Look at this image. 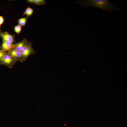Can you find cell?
Segmentation results:
<instances>
[{
  "instance_id": "6da1fadb",
  "label": "cell",
  "mask_w": 127,
  "mask_h": 127,
  "mask_svg": "<svg viewBox=\"0 0 127 127\" xmlns=\"http://www.w3.org/2000/svg\"><path fill=\"white\" fill-rule=\"evenodd\" d=\"M76 3L82 7H91L99 8L106 12L111 13L119 11V8L114 6L109 0H83L77 1Z\"/></svg>"
},
{
  "instance_id": "7a4b0ae2",
  "label": "cell",
  "mask_w": 127,
  "mask_h": 127,
  "mask_svg": "<svg viewBox=\"0 0 127 127\" xmlns=\"http://www.w3.org/2000/svg\"><path fill=\"white\" fill-rule=\"evenodd\" d=\"M21 56L20 61L24 62L30 56L35 54L36 52L33 49L32 46V43L27 42L24 48L20 52Z\"/></svg>"
},
{
  "instance_id": "3957f363",
  "label": "cell",
  "mask_w": 127,
  "mask_h": 127,
  "mask_svg": "<svg viewBox=\"0 0 127 127\" xmlns=\"http://www.w3.org/2000/svg\"><path fill=\"white\" fill-rule=\"evenodd\" d=\"M16 62L6 52H4L0 64L3 65L11 68L13 67Z\"/></svg>"
},
{
  "instance_id": "277c9868",
  "label": "cell",
  "mask_w": 127,
  "mask_h": 127,
  "mask_svg": "<svg viewBox=\"0 0 127 127\" xmlns=\"http://www.w3.org/2000/svg\"><path fill=\"white\" fill-rule=\"evenodd\" d=\"M0 36L2 38V41L9 42L11 43L15 42V35L11 34L6 31L3 32L0 30Z\"/></svg>"
},
{
  "instance_id": "5b68a950",
  "label": "cell",
  "mask_w": 127,
  "mask_h": 127,
  "mask_svg": "<svg viewBox=\"0 0 127 127\" xmlns=\"http://www.w3.org/2000/svg\"><path fill=\"white\" fill-rule=\"evenodd\" d=\"M7 53L16 62L18 61H20L21 56L20 52L13 48L8 51Z\"/></svg>"
},
{
  "instance_id": "8992f818",
  "label": "cell",
  "mask_w": 127,
  "mask_h": 127,
  "mask_svg": "<svg viewBox=\"0 0 127 127\" xmlns=\"http://www.w3.org/2000/svg\"><path fill=\"white\" fill-rule=\"evenodd\" d=\"M15 44L14 43H11L8 41H3L0 47L3 51L6 52L13 48Z\"/></svg>"
},
{
  "instance_id": "52a82bcc",
  "label": "cell",
  "mask_w": 127,
  "mask_h": 127,
  "mask_svg": "<svg viewBox=\"0 0 127 127\" xmlns=\"http://www.w3.org/2000/svg\"><path fill=\"white\" fill-rule=\"evenodd\" d=\"M27 42V40L25 39H24L19 42L15 44L13 48L20 52L24 48Z\"/></svg>"
},
{
  "instance_id": "ba28073f",
  "label": "cell",
  "mask_w": 127,
  "mask_h": 127,
  "mask_svg": "<svg viewBox=\"0 0 127 127\" xmlns=\"http://www.w3.org/2000/svg\"><path fill=\"white\" fill-rule=\"evenodd\" d=\"M28 3H33L38 5H44L45 3L46 0H27Z\"/></svg>"
},
{
  "instance_id": "9c48e42d",
  "label": "cell",
  "mask_w": 127,
  "mask_h": 127,
  "mask_svg": "<svg viewBox=\"0 0 127 127\" xmlns=\"http://www.w3.org/2000/svg\"><path fill=\"white\" fill-rule=\"evenodd\" d=\"M28 17L27 16L22 18L19 19L18 21L19 25L21 27L25 26L27 22Z\"/></svg>"
},
{
  "instance_id": "30bf717a",
  "label": "cell",
  "mask_w": 127,
  "mask_h": 127,
  "mask_svg": "<svg viewBox=\"0 0 127 127\" xmlns=\"http://www.w3.org/2000/svg\"><path fill=\"white\" fill-rule=\"evenodd\" d=\"M34 12L32 8L28 7L25 10L23 15H26L27 16L29 17L32 15Z\"/></svg>"
},
{
  "instance_id": "8fae6325",
  "label": "cell",
  "mask_w": 127,
  "mask_h": 127,
  "mask_svg": "<svg viewBox=\"0 0 127 127\" xmlns=\"http://www.w3.org/2000/svg\"><path fill=\"white\" fill-rule=\"evenodd\" d=\"M14 29L15 32L17 34H19L21 31L22 27L19 25H18L15 26Z\"/></svg>"
},
{
  "instance_id": "7c38bea8",
  "label": "cell",
  "mask_w": 127,
  "mask_h": 127,
  "mask_svg": "<svg viewBox=\"0 0 127 127\" xmlns=\"http://www.w3.org/2000/svg\"><path fill=\"white\" fill-rule=\"evenodd\" d=\"M4 52L1 49H0V64L1 60L4 55Z\"/></svg>"
},
{
  "instance_id": "4fadbf2b",
  "label": "cell",
  "mask_w": 127,
  "mask_h": 127,
  "mask_svg": "<svg viewBox=\"0 0 127 127\" xmlns=\"http://www.w3.org/2000/svg\"><path fill=\"white\" fill-rule=\"evenodd\" d=\"M4 21V19L3 17L1 16H0V27H1V25L3 24Z\"/></svg>"
},
{
  "instance_id": "5bb4252c",
  "label": "cell",
  "mask_w": 127,
  "mask_h": 127,
  "mask_svg": "<svg viewBox=\"0 0 127 127\" xmlns=\"http://www.w3.org/2000/svg\"></svg>"
}]
</instances>
